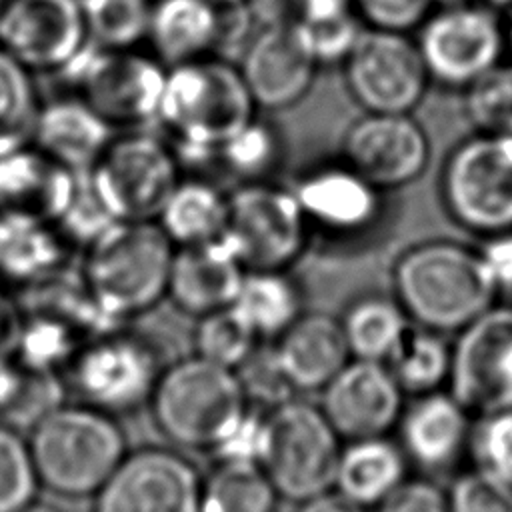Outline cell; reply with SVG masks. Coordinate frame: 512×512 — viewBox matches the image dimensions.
<instances>
[{
    "instance_id": "cell-1",
    "label": "cell",
    "mask_w": 512,
    "mask_h": 512,
    "mask_svg": "<svg viewBox=\"0 0 512 512\" xmlns=\"http://www.w3.org/2000/svg\"><path fill=\"white\" fill-rule=\"evenodd\" d=\"M390 280L410 322L438 334L460 332L498 298L478 246L452 238L406 246L392 262Z\"/></svg>"
},
{
    "instance_id": "cell-2",
    "label": "cell",
    "mask_w": 512,
    "mask_h": 512,
    "mask_svg": "<svg viewBox=\"0 0 512 512\" xmlns=\"http://www.w3.org/2000/svg\"><path fill=\"white\" fill-rule=\"evenodd\" d=\"M256 114L238 64L210 54L168 68L156 122L186 166L216 160L218 148Z\"/></svg>"
},
{
    "instance_id": "cell-3",
    "label": "cell",
    "mask_w": 512,
    "mask_h": 512,
    "mask_svg": "<svg viewBox=\"0 0 512 512\" xmlns=\"http://www.w3.org/2000/svg\"><path fill=\"white\" fill-rule=\"evenodd\" d=\"M176 246L156 220H116L86 246L84 286L112 320L140 316L168 296Z\"/></svg>"
},
{
    "instance_id": "cell-4",
    "label": "cell",
    "mask_w": 512,
    "mask_h": 512,
    "mask_svg": "<svg viewBox=\"0 0 512 512\" xmlns=\"http://www.w3.org/2000/svg\"><path fill=\"white\" fill-rule=\"evenodd\" d=\"M42 488L64 496H94L126 456L116 418L88 404H58L40 416L28 438Z\"/></svg>"
},
{
    "instance_id": "cell-5",
    "label": "cell",
    "mask_w": 512,
    "mask_h": 512,
    "mask_svg": "<svg viewBox=\"0 0 512 512\" xmlns=\"http://www.w3.org/2000/svg\"><path fill=\"white\" fill-rule=\"evenodd\" d=\"M148 404L158 430L188 450H212L248 408L236 372L200 356L164 368Z\"/></svg>"
},
{
    "instance_id": "cell-6",
    "label": "cell",
    "mask_w": 512,
    "mask_h": 512,
    "mask_svg": "<svg viewBox=\"0 0 512 512\" xmlns=\"http://www.w3.org/2000/svg\"><path fill=\"white\" fill-rule=\"evenodd\" d=\"M312 232V246L358 252L390 224L388 192L374 186L340 156L302 170L292 184Z\"/></svg>"
},
{
    "instance_id": "cell-7",
    "label": "cell",
    "mask_w": 512,
    "mask_h": 512,
    "mask_svg": "<svg viewBox=\"0 0 512 512\" xmlns=\"http://www.w3.org/2000/svg\"><path fill=\"white\" fill-rule=\"evenodd\" d=\"M438 192L448 218L486 238L512 230V132H474L444 158Z\"/></svg>"
},
{
    "instance_id": "cell-8",
    "label": "cell",
    "mask_w": 512,
    "mask_h": 512,
    "mask_svg": "<svg viewBox=\"0 0 512 512\" xmlns=\"http://www.w3.org/2000/svg\"><path fill=\"white\" fill-rule=\"evenodd\" d=\"M184 166L166 136L142 128L116 134L86 178L114 220H156Z\"/></svg>"
},
{
    "instance_id": "cell-9",
    "label": "cell",
    "mask_w": 512,
    "mask_h": 512,
    "mask_svg": "<svg viewBox=\"0 0 512 512\" xmlns=\"http://www.w3.org/2000/svg\"><path fill=\"white\" fill-rule=\"evenodd\" d=\"M342 444L324 410L292 398L268 412L260 468L280 498L304 502L334 488Z\"/></svg>"
},
{
    "instance_id": "cell-10",
    "label": "cell",
    "mask_w": 512,
    "mask_h": 512,
    "mask_svg": "<svg viewBox=\"0 0 512 512\" xmlns=\"http://www.w3.org/2000/svg\"><path fill=\"white\" fill-rule=\"evenodd\" d=\"M224 240L246 270H290L310 248L312 232L292 186L238 182L228 190Z\"/></svg>"
},
{
    "instance_id": "cell-11",
    "label": "cell",
    "mask_w": 512,
    "mask_h": 512,
    "mask_svg": "<svg viewBox=\"0 0 512 512\" xmlns=\"http://www.w3.org/2000/svg\"><path fill=\"white\" fill-rule=\"evenodd\" d=\"M416 30L430 80L444 88L464 90L506 56L504 18L474 0L434 6Z\"/></svg>"
},
{
    "instance_id": "cell-12",
    "label": "cell",
    "mask_w": 512,
    "mask_h": 512,
    "mask_svg": "<svg viewBox=\"0 0 512 512\" xmlns=\"http://www.w3.org/2000/svg\"><path fill=\"white\" fill-rule=\"evenodd\" d=\"M70 70L76 78L74 92L114 130H138L156 122L168 66L152 52L90 46Z\"/></svg>"
},
{
    "instance_id": "cell-13",
    "label": "cell",
    "mask_w": 512,
    "mask_h": 512,
    "mask_svg": "<svg viewBox=\"0 0 512 512\" xmlns=\"http://www.w3.org/2000/svg\"><path fill=\"white\" fill-rule=\"evenodd\" d=\"M342 66L348 96L362 112L412 114L432 80L406 32L362 28Z\"/></svg>"
},
{
    "instance_id": "cell-14",
    "label": "cell",
    "mask_w": 512,
    "mask_h": 512,
    "mask_svg": "<svg viewBox=\"0 0 512 512\" xmlns=\"http://www.w3.org/2000/svg\"><path fill=\"white\" fill-rule=\"evenodd\" d=\"M448 382L470 416L512 408V304L494 302L456 332Z\"/></svg>"
},
{
    "instance_id": "cell-15",
    "label": "cell",
    "mask_w": 512,
    "mask_h": 512,
    "mask_svg": "<svg viewBox=\"0 0 512 512\" xmlns=\"http://www.w3.org/2000/svg\"><path fill=\"white\" fill-rule=\"evenodd\" d=\"M162 370L150 342L110 332L76 354L70 364V386L82 404L112 416L128 414L150 402Z\"/></svg>"
},
{
    "instance_id": "cell-16",
    "label": "cell",
    "mask_w": 512,
    "mask_h": 512,
    "mask_svg": "<svg viewBox=\"0 0 512 512\" xmlns=\"http://www.w3.org/2000/svg\"><path fill=\"white\" fill-rule=\"evenodd\" d=\"M0 46L34 74L70 70L92 46L82 0H0Z\"/></svg>"
},
{
    "instance_id": "cell-17",
    "label": "cell",
    "mask_w": 512,
    "mask_h": 512,
    "mask_svg": "<svg viewBox=\"0 0 512 512\" xmlns=\"http://www.w3.org/2000/svg\"><path fill=\"white\" fill-rule=\"evenodd\" d=\"M202 476L170 448L126 452L94 494L92 512H200Z\"/></svg>"
},
{
    "instance_id": "cell-18",
    "label": "cell",
    "mask_w": 512,
    "mask_h": 512,
    "mask_svg": "<svg viewBox=\"0 0 512 512\" xmlns=\"http://www.w3.org/2000/svg\"><path fill=\"white\" fill-rule=\"evenodd\" d=\"M340 158L392 194L424 176L432 146L414 114L362 112L340 138Z\"/></svg>"
},
{
    "instance_id": "cell-19",
    "label": "cell",
    "mask_w": 512,
    "mask_h": 512,
    "mask_svg": "<svg viewBox=\"0 0 512 512\" xmlns=\"http://www.w3.org/2000/svg\"><path fill=\"white\" fill-rule=\"evenodd\" d=\"M238 70L256 108L278 112L294 108L310 94L320 66L290 16L264 22L246 40Z\"/></svg>"
},
{
    "instance_id": "cell-20",
    "label": "cell",
    "mask_w": 512,
    "mask_h": 512,
    "mask_svg": "<svg viewBox=\"0 0 512 512\" xmlns=\"http://www.w3.org/2000/svg\"><path fill=\"white\" fill-rule=\"evenodd\" d=\"M322 410L340 438L386 436L404 412V390L386 362L350 360L322 390Z\"/></svg>"
},
{
    "instance_id": "cell-21",
    "label": "cell",
    "mask_w": 512,
    "mask_h": 512,
    "mask_svg": "<svg viewBox=\"0 0 512 512\" xmlns=\"http://www.w3.org/2000/svg\"><path fill=\"white\" fill-rule=\"evenodd\" d=\"M244 274V264L224 238L180 246L172 258L166 298L180 312L200 318L230 308Z\"/></svg>"
},
{
    "instance_id": "cell-22",
    "label": "cell",
    "mask_w": 512,
    "mask_h": 512,
    "mask_svg": "<svg viewBox=\"0 0 512 512\" xmlns=\"http://www.w3.org/2000/svg\"><path fill=\"white\" fill-rule=\"evenodd\" d=\"M80 174H74L32 144L0 158V218L60 220Z\"/></svg>"
},
{
    "instance_id": "cell-23",
    "label": "cell",
    "mask_w": 512,
    "mask_h": 512,
    "mask_svg": "<svg viewBox=\"0 0 512 512\" xmlns=\"http://www.w3.org/2000/svg\"><path fill=\"white\" fill-rule=\"evenodd\" d=\"M116 130L76 92L42 100L32 146L58 166L86 174Z\"/></svg>"
},
{
    "instance_id": "cell-24",
    "label": "cell",
    "mask_w": 512,
    "mask_h": 512,
    "mask_svg": "<svg viewBox=\"0 0 512 512\" xmlns=\"http://www.w3.org/2000/svg\"><path fill=\"white\" fill-rule=\"evenodd\" d=\"M398 426L406 458L432 472L454 466L470 446V412L452 394L438 390L414 396Z\"/></svg>"
},
{
    "instance_id": "cell-25",
    "label": "cell",
    "mask_w": 512,
    "mask_h": 512,
    "mask_svg": "<svg viewBox=\"0 0 512 512\" xmlns=\"http://www.w3.org/2000/svg\"><path fill=\"white\" fill-rule=\"evenodd\" d=\"M274 346L296 392L324 390L352 358L340 318L324 312H304Z\"/></svg>"
},
{
    "instance_id": "cell-26",
    "label": "cell",
    "mask_w": 512,
    "mask_h": 512,
    "mask_svg": "<svg viewBox=\"0 0 512 512\" xmlns=\"http://www.w3.org/2000/svg\"><path fill=\"white\" fill-rule=\"evenodd\" d=\"M222 30L224 8L212 0H154L146 42L170 68L214 54Z\"/></svg>"
},
{
    "instance_id": "cell-27",
    "label": "cell",
    "mask_w": 512,
    "mask_h": 512,
    "mask_svg": "<svg viewBox=\"0 0 512 512\" xmlns=\"http://www.w3.org/2000/svg\"><path fill=\"white\" fill-rule=\"evenodd\" d=\"M408 458L386 436L348 440L342 446L334 488L362 508L382 504L408 476Z\"/></svg>"
},
{
    "instance_id": "cell-28",
    "label": "cell",
    "mask_w": 512,
    "mask_h": 512,
    "mask_svg": "<svg viewBox=\"0 0 512 512\" xmlns=\"http://www.w3.org/2000/svg\"><path fill=\"white\" fill-rule=\"evenodd\" d=\"M228 192L202 176H182L164 202L156 222L176 248L224 238Z\"/></svg>"
},
{
    "instance_id": "cell-29",
    "label": "cell",
    "mask_w": 512,
    "mask_h": 512,
    "mask_svg": "<svg viewBox=\"0 0 512 512\" xmlns=\"http://www.w3.org/2000/svg\"><path fill=\"white\" fill-rule=\"evenodd\" d=\"M258 340H276L304 314V292L290 270H246L230 306Z\"/></svg>"
},
{
    "instance_id": "cell-30",
    "label": "cell",
    "mask_w": 512,
    "mask_h": 512,
    "mask_svg": "<svg viewBox=\"0 0 512 512\" xmlns=\"http://www.w3.org/2000/svg\"><path fill=\"white\" fill-rule=\"evenodd\" d=\"M340 324L352 358L374 362H388L412 326L400 302L378 292L352 300Z\"/></svg>"
},
{
    "instance_id": "cell-31",
    "label": "cell",
    "mask_w": 512,
    "mask_h": 512,
    "mask_svg": "<svg viewBox=\"0 0 512 512\" xmlns=\"http://www.w3.org/2000/svg\"><path fill=\"white\" fill-rule=\"evenodd\" d=\"M42 100L36 74L0 46V158L32 144Z\"/></svg>"
},
{
    "instance_id": "cell-32",
    "label": "cell",
    "mask_w": 512,
    "mask_h": 512,
    "mask_svg": "<svg viewBox=\"0 0 512 512\" xmlns=\"http://www.w3.org/2000/svg\"><path fill=\"white\" fill-rule=\"evenodd\" d=\"M278 498L260 466L218 462L202 478L200 512H276Z\"/></svg>"
},
{
    "instance_id": "cell-33",
    "label": "cell",
    "mask_w": 512,
    "mask_h": 512,
    "mask_svg": "<svg viewBox=\"0 0 512 512\" xmlns=\"http://www.w3.org/2000/svg\"><path fill=\"white\" fill-rule=\"evenodd\" d=\"M280 128L258 114L234 132L216 152V162L238 182L272 180L284 160Z\"/></svg>"
},
{
    "instance_id": "cell-34",
    "label": "cell",
    "mask_w": 512,
    "mask_h": 512,
    "mask_svg": "<svg viewBox=\"0 0 512 512\" xmlns=\"http://www.w3.org/2000/svg\"><path fill=\"white\" fill-rule=\"evenodd\" d=\"M450 362L452 348L444 334L412 324L386 364L406 394L420 396L438 390L448 380Z\"/></svg>"
},
{
    "instance_id": "cell-35",
    "label": "cell",
    "mask_w": 512,
    "mask_h": 512,
    "mask_svg": "<svg viewBox=\"0 0 512 512\" xmlns=\"http://www.w3.org/2000/svg\"><path fill=\"white\" fill-rule=\"evenodd\" d=\"M154 0H82L92 46L138 48L146 42Z\"/></svg>"
},
{
    "instance_id": "cell-36",
    "label": "cell",
    "mask_w": 512,
    "mask_h": 512,
    "mask_svg": "<svg viewBox=\"0 0 512 512\" xmlns=\"http://www.w3.org/2000/svg\"><path fill=\"white\" fill-rule=\"evenodd\" d=\"M464 112L476 132H512V60H502L462 90Z\"/></svg>"
},
{
    "instance_id": "cell-37",
    "label": "cell",
    "mask_w": 512,
    "mask_h": 512,
    "mask_svg": "<svg viewBox=\"0 0 512 512\" xmlns=\"http://www.w3.org/2000/svg\"><path fill=\"white\" fill-rule=\"evenodd\" d=\"M258 342L232 308L200 316L194 330L196 356L230 370H236Z\"/></svg>"
},
{
    "instance_id": "cell-38",
    "label": "cell",
    "mask_w": 512,
    "mask_h": 512,
    "mask_svg": "<svg viewBox=\"0 0 512 512\" xmlns=\"http://www.w3.org/2000/svg\"><path fill=\"white\" fill-rule=\"evenodd\" d=\"M40 488L28 440L0 422V512H16L36 498Z\"/></svg>"
},
{
    "instance_id": "cell-39",
    "label": "cell",
    "mask_w": 512,
    "mask_h": 512,
    "mask_svg": "<svg viewBox=\"0 0 512 512\" xmlns=\"http://www.w3.org/2000/svg\"><path fill=\"white\" fill-rule=\"evenodd\" d=\"M234 372L240 380L248 404L268 406L272 410L294 398L296 390L284 374L276 346L268 344L266 340H260Z\"/></svg>"
},
{
    "instance_id": "cell-40",
    "label": "cell",
    "mask_w": 512,
    "mask_h": 512,
    "mask_svg": "<svg viewBox=\"0 0 512 512\" xmlns=\"http://www.w3.org/2000/svg\"><path fill=\"white\" fill-rule=\"evenodd\" d=\"M468 450L476 468L512 486V408L480 416Z\"/></svg>"
},
{
    "instance_id": "cell-41",
    "label": "cell",
    "mask_w": 512,
    "mask_h": 512,
    "mask_svg": "<svg viewBox=\"0 0 512 512\" xmlns=\"http://www.w3.org/2000/svg\"><path fill=\"white\" fill-rule=\"evenodd\" d=\"M446 494L450 512H512V486L476 466L458 474Z\"/></svg>"
},
{
    "instance_id": "cell-42",
    "label": "cell",
    "mask_w": 512,
    "mask_h": 512,
    "mask_svg": "<svg viewBox=\"0 0 512 512\" xmlns=\"http://www.w3.org/2000/svg\"><path fill=\"white\" fill-rule=\"evenodd\" d=\"M296 22L300 26V32L304 36V42L310 54L314 56L320 68L342 64L346 56L352 52L364 28L354 12H348L330 20H320V22H302V20H296Z\"/></svg>"
},
{
    "instance_id": "cell-43",
    "label": "cell",
    "mask_w": 512,
    "mask_h": 512,
    "mask_svg": "<svg viewBox=\"0 0 512 512\" xmlns=\"http://www.w3.org/2000/svg\"><path fill=\"white\" fill-rule=\"evenodd\" d=\"M268 432V414L258 408H248L234 420L224 436L210 450L218 462L256 464L260 466Z\"/></svg>"
},
{
    "instance_id": "cell-44",
    "label": "cell",
    "mask_w": 512,
    "mask_h": 512,
    "mask_svg": "<svg viewBox=\"0 0 512 512\" xmlns=\"http://www.w3.org/2000/svg\"><path fill=\"white\" fill-rule=\"evenodd\" d=\"M436 0H352V12L364 28L410 32L434 10Z\"/></svg>"
},
{
    "instance_id": "cell-45",
    "label": "cell",
    "mask_w": 512,
    "mask_h": 512,
    "mask_svg": "<svg viewBox=\"0 0 512 512\" xmlns=\"http://www.w3.org/2000/svg\"><path fill=\"white\" fill-rule=\"evenodd\" d=\"M376 512H450L448 494L428 478H406Z\"/></svg>"
},
{
    "instance_id": "cell-46",
    "label": "cell",
    "mask_w": 512,
    "mask_h": 512,
    "mask_svg": "<svg viewBox=\"0 0 512 512\" xmlns=\"http://www.w3.org/2000/svg\"><path fill=\"white\" fill-rule=\"evenodd\" d=\"M480 240L478 250L498 296H512V230Z\"/></svg>"
},
{
    "instance_id": "cell-47",
    "label": "cell",
    "mask_w": 512,
    "mask_h": 512,
    "mask_svg": "<svg viewBox=\"0 0 512 512\" xmlns=\"http://www.w3.org/2000/svg\"><path fill=\"white\" fill-rule=\"evenodd\" d=\"M292 18L302 22L330 20L352 12V0H290Z\"/></svg>"
},
{
    "instance_id": "cell-48",
    "label": "cell",
    "mask_w": 512,
    "mask_h": 512,
    "mask_svg": "<svg viewBox=\"0 0 512 512\" xmlns=\"http://www.w3.org/2000/svg\"><path fill=\"white\" fill-rule=\"evenodd\" d=\"M298 512H366V508L346 498L338 490H326L318 496L300 502Z\"/></svg>"
},
{
    "instance_id": "cell-49",
    "label": "cell",
    "mask_w": 512,
    "mask_h": 512,
    "mask_svg": "<svg viewBox=\"0 0 512 512\" xmlns=\"http://www.w3.org/2000/svg\"><path fill=\"white\" fill-rule=\"evenodd\" d=\"M474 2H478V4H482V6H486V8H490L492 12L500 14L502 18L512 12V0H474Z\"/></svg>"
},
{
    "instance_id": "cell-50",
    "label": "cell",
    "mask_w": 512,
    "mask_h": 512,
    "mask_svg": "<svg viewBox=\"0 0 512 512\" xmlns=\"http://www.w3.org/2000/svg\"><path fill=\"white\" fill-rule=\"evenodd\" d=\"M16 512H62L58 506H54V504H48V502H40V500H32V502H28L26 506H22L20 510H16Z\"/></svg>"
},
{
    "instance_id": "cell-51",
    "label": "cell",
    "mask_w": 512,
    "mask_h": 512,
    "mask_svg": "<svg viewBox=\"0 0 512 512\" xmlns=\"http://www.w3.org/2000/svg\"><path fill=\"white\" fill-rule=\"evenodd\" d=\"M504 40H506V54L512 60V12L504 16Z\"/></svg>"
},
{
    "instance_id": "cell-52",
    "label": "cell",
    "mask_w": 512,
    "mask_h": 512,
    "mask_svg": "<svg viewBox=\"0 0 512 512\" xmlns=\"http://www.w3.org/2000/svg\"><path fill=\"white\" fill-rule=\"evenodd\" d=\"M216 2L220 8H240V6H248L252 0H212Z\"/></svg>"
},
{
    "instance_id": "cell-53",
    "label": "cell",
    "mask_w": 512,
    "mask_h": 512,
    "mask_svg": "<svg viewBox=\"0 0 512 512\" xmlns=\"http://www.w3.org/2000/svg\"><path fill=\"white\" fill-rule=\"evenodd\" d=\"M454 2H466V0H436V4H454Z\"/></svg>"
}]
</instances>
